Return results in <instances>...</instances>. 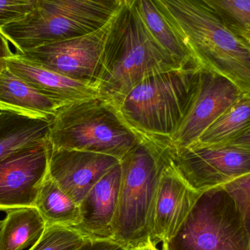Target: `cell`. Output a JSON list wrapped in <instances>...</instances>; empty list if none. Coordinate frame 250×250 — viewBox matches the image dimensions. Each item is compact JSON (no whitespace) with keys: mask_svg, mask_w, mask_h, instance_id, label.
I'll list each match as a JSON object with an SVG mask.
<instances>
[{"mask_svg":"<svg viewBox=\"0 0 250 250\" xmlns=\"http://www.w3.org/2000/svg\"><path fill=\"white\" fill-rule=\"evenodd\" d=\"M185 68L146 27L136 7L125 0L114 16L96 82L100 98L118 109L126 95L148 76Z\"/></svg>","mask_w":250,"mask_h":250,"instance_id":"obj_1","label":"cell"},{"mask_svg":"<svg viewBox=\"0 0 250 250\" xmlns=\"http://www.w3.org/2000/svg\"><path fill=\"white\" fill-rule=\"evenodd\" d=\"M201 67L250 95V42L230 30L202 0H153Z\"/></svg>","mask_w":250,"mask_h":250,"instance_id":"obj_2","label":"cell"},{"mask_svg":"<svg viewBox=\"0 0 250 250\" xmlns=\"http://www.w3.org/2000/svg\"><path fill=\"white\" fill-rule=\"evenodd\" d=\"M171 159L170 144L141 135L121 159V185L112 237L126 249L151 241L159 178Z\"/></svg>","mask_w":250,"mask_h":250,"instance_id":"obj_3","label":"cell"},{"mask_svg":"<svg viewBox=\"0 0 250 250\" xmlns=\"http://www.w3.org/2000/svg\"><path fill=\"white\" fill-rule=\"evenodd\" d=\"M200 67H185L148 76L118 108L137 133L171 143L195 95Z\"/></svg>","mask_w":250,"mask_h":250,"instance_id":"obj_4","label":"cell"},{"mask_svg":"<svg viewBox=\"0 0 250 250\" xmlns=\"http://www.w3.org/2000/svg\"><path fill=\"white\" fill-rule=\"evenodd\" d=\"M125 0H37L24 18L0 29L23 52L91 33L106 24Z\"/></svg>","mask_w":250,"mask_h":250,"instance_id":"obj_5","label":"cell"},{"mask_svg":"<svg viewBox=\"0 0 250 250\" xmlns=\"http://www.w3.org/2000/svg\"><path fill=\"white\" fill-rule=\"evenodd\" d=\"M141 139L118 109L101 98L62 107L50 126L54 148L99 153L120 160Z\"/></svg>","mask_w":250,"mask_h":250,"instance_id":"obj_6","label":"cell"},{"mask_svg":"<svg viewBox=\"0 0 250 250\" xmlns=\"http://www.w3.org/2000/svg\"><path fill=\"white\" fill-rule=\"evenodd\" d=\"M162 250H250V239L234 201L219 186L201 192Z\"/></svg>","mask_w":250,"mask_h":250,"instance_id":"obj_7","label":"cell"},{"mask_svg":"<svg viewBox=\"0 0 250 250\" xmlns=\"http://www.w3.org/2000/svg\"><path fill=\"white\" fill-rule=\"evenodd\" d=\"M171 160L182 177L195 190L223 186L250 173V151L230 145L192 144L175 149Z\"/></svg>","mask_w":250,"mask_h":250,"instance_id":"obj_8","label":"cell"},{"mask_svg":"<svg viewBox=\"0 0 250 250\" xmlns=\"http://www.w3.org/2000/svg\"><path fill=\"white\" fill-rule=\"evenodd\" d=\"M114 16L91 33L16 54L67 77L96 85Z\"/></svg>","mask_w":250,"mask_h":250,"instance_id":"obj_9","label":"cell"},{"mask_svg":"<svg viewBox=\"0 0 250 250\" xmlns=\"http://www.w3.org/2000/svg\"><path fill=\"white\" fill-rule=\"evenodd\" d=\"M49 139L13 153L0 161V211L35 207L48 174Z\"/></svg>","mask_w":250,"mask_h":250,"instance_id":"obj_10","label":"cell"},{"mask_svg":"<svg viewBox=\"0 0 250 250\" xmlns=\"http://www.w3.org/2000/svg\"><path fill=\"white\" fill-rule=\"evenodd\" d=\"M243 93L224 76L201 67L195 95L170 146L179 149L195 144Z\"/></svg>","mask_w":250,"mask_h":250,"instance_id":"obj_11","label":"cell"},{"mask_svg":"<svg viewBox=\"0 0 250 250\" xmlns=\"http://www.w3.org/2000/svg\"><path fill=\"white\" fill-rule=\"evenodd\" d=\"M201 193L182 177L170 159L160 173L154 200L151 241L155 246L176 234Z\"/></svg>","mask_w":250,"mask_h":250,"instance_id":"obj_12","label":"cell"},{"mask_svg":"<svg viewBox=\"0 0 250 250\" xmlns=\"http://www.w3.org/2000/svg\"><path fill=\"white\" fill-rule=\"evenodd\" d=\"M120 163L118 159L106 154L52 147L48 173L61 189L80 205L93 185Z\"/></svg>","mask_w":250,"mask_h":250,"instance_id":"obj_13","label":"cell"},{"mask_svg":"<svg viewBox=\"0 0 250 250\" xmlns=\"http://www.w3.org/2000/svg\"><path fill=\"white\" fill-rule=\"evenodd\" d=\"M7 68L44 95L66 105L100 98L96 85L81 82L13 54Z\"/></svg>","mask_w":250,"mask_h":250,"instance_id":"obj_14","label":"cell"},{"mask_svg":"<svg viewBox=\"0 0 250 250\" xmlns=\"http://www.w3.org/2000/svg\"><path fill=\"white\" fill-rule=\"evenodd\" d=\"M121 163L110 169L80 204L82 223L76 229L92 238L112 237V223L121 185Z\"/></svg>","mask_w":250,"mask_h":250,"instance_id":"obj_15","label":"cell"},{"mask_svg":"<svg viewBox=\"0 0 250 250\" xmlns=\"http://www.w3.org/2000/svg\"><path fill=\"white\" fill-rule=\"evenodd\" d=\"M64 105L37 90L6 68L0 76V111L51 120Z\"/></svg>","mask_w":250,"mask_h":250,"instance_id":"obj_16","label":"cell"},{"mask_svg":"<svg viewBox=\"0 0 250 250\" xmlns=\"http://www.w3.org/2000/svg\"><path fill=\"white\" fill-rule=\"evenodd\" d=\"M51 121L0 111V161L16 151L49 139Z\"/></svg>","mask_w":250,"mask_h":250,"instance_id":"obj_17","label":"cell"},{"mask_svg":"<svg viewBox=\"0 0 250 250\" xmlns=\"http://www.w3.org/2000/svg\"><path fill=\"white\" fill-rule=\"evenodd\" d=\"M156 42L182 67H200L188 45L161 14L153 0H130Z\"/></svg>","mask_w":250,"mask_h":250,"instance_id":"obj_18","label":"cell"},{"mask_svg":"<svg viewBox=\"0 0 250 250\" xmlns=\"http://www.w3.org/2000/svg\"><path fill=\"white\" fill-rule=\"evenodd\" d=\"M0 226V250L30 249L38 242L46 223L35 207L7 211Z\"/></svg>","mask_w":250,"mask_h":250,"instance_id":"obj_19","label":"cell"},{"mask_svg":"<svg viewBox=\"0 0 250 250\" xmlns=\"http://www.w3.org/2000/svg\"><path fill=\"white\" fill-rule=\"evenodd\" d=\"M46 226L76 227L82 223L80 206L61 189L48 173L35 202Z\"/></svg>","mask_w":250,"mask_h":250,"instance_id":"obj_20","label":"cell"},{"mask_svg":"<svg viewBox=\"0 0 250 250\" xmlns=\"http://www.w3.org/2000/svg\"><path fill=\"white\" fill-rule=\"evenodd\" d=\"M250 128V95L243 93L206 129L193 144L226 145Z\"/></svg>","mask_w":250,"mask_h":250,"instance_id":"obj_21","label":"cell"},{"mask_svg":"<svg viewBox=\"0 0 250 250\" xmlns=\"http://www.w3.org/2000/svg\"><path fill=\"white\" fill-rule=\"evenodd\" d=\"M236 35L250 42V0H202Z\"/></svg>","mask_w":250,"mask_h":250,"instance_id":"obj_22","label":"cell"},{"mask_svg":"<svg viewBox=\"0 0 250 250\" xmlns=\"http://www.w3.org/2000/svg\"><path fill=\"white\" fill-rule=\"evenodd\" d=\"M90 238L76 228L51 225L29 250H76Z\"/></svg>","mask_w":250,"mask_h":250,"instance_id":"obj_23","label":"cell"},{"mask_svg":"<svg viewBox=\"0 0 250 250\" xmlns=\"http://www.w3.org/2000/svg\"><path fill=\"white\" fill-rule=\"evenodd\" d=\"M223 187L234 201L250 239V173Z\"/></svg>","mask_w":250,"mask_h":250,"instance_id":"obj_24","label":"cell"},{"mask_svg":"<svg viewBox=\"0 0 250 250\" xmlns=\"http://www.w3.org/2000/svg\"><path fill=\"white\" fill-rule=\"evenodd\" d=\"M35 6L33 0H0V29L23 19Z\"/></svg>","mask_w":250,"mask_h":250,"instance_id":"obj_25","label":"cell"},{"mask_svg":"<svg viewBox=\"0 0 250 250\" xmlns=\"http://www.w3.org/2000/svg\"><path fill=\"white\" fill-rule=\"evenodd\" d=\"M76 250H129L111 238L91 237Z\"/></svg>","mask_w":250,"mask_h":250,"instance_id":"obj_26","label":"cell"},{"mask_svg":"<svg viewBox=\"0 0 250 250\" xmlns=\"http://www.w3.org/2000/svg\"><path fill=\"white\" fill-rule=\"evenodd\" d=\"M14 53L12 52L7 38L0 32V76L2 72L7 68V59L11 57Z\"/></svg>","mask_w":250,"mask_h":250,"instance_id":"obj_27","label":"cell"},{"mask_svg":"<svg viewBox=\"0 0 250 250\" xmlns=\"http://www.w3.org/2000/svg\"><path fill=\"white\" fill-rule=\"evenodd\" d=\"M226 145L233 146L250 151V128Z\"/></svg>","mask_w":250,"mask_h":250,"instance_id":"obj_28","label":"cell"},{"mask_svg":"<svg viewBox=\"0 0 250 250\" xmlns=\"http://www.w3.org/2000/svg\"><path fill=\"white\" fill-rule=\"evenodd\" d=\"M129 250H159L156 248L155 245L151 242V241L144 244V245H140V246L135 247Z\"/></svg>","mask_w":250,"mask_h":250,"instance_id":"obj_29","label":"cell"},{"mask_svg":"<svg viewBox=\"0 0 250 250\" xmlns=\"http://www.w3.org/2000/svg\"><path fill=\"white\" fill-rule=\"evenodd\" d=\"M34 1H35V3H36L37 0H33Z\"/></svg>","mask_w":250,"mask_h":250,"instance_id":"obj_30","label":"cell"},{"mask_svg":"<svg viewBox=\"0 0 250 250\" xmlns=\"http://www.w3.org/2000/svg\"><path fill=\"white\" fill-rule=\"evenodd\" d=\"M1 221H0V226H1Z\"/></svg>","mask_w":250,"mask_h":250,"instance_id":"obj_31","label":"cell"}]
</instances>
